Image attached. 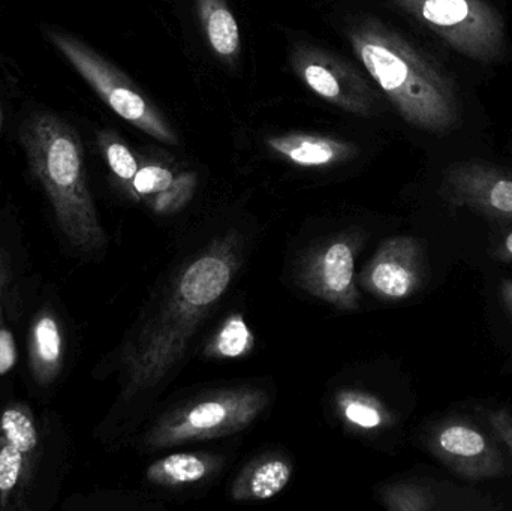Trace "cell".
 I'll list each match as a JSON object with an SVG mask.
<instances>
[{
  "label": "cell",
  "instance_id": "6da1fadb",
  "mask_svg": "<svg viewBox=\"0 0 512 511\" xmlns=\"http://www.w3.org/2000/svg\"><path fill=\"white\" fill-rule=\"evenodd\" d=\"M240 263L239 237L230 233L177 273L159 308L120 348L117 404H131L173 372L204 318L227 293Z\"/></svg>",
  "mask_w": 512,
  "mask_h": 511
},
{
  "label": "cell",
  "instance_id": "7a4b0ae2",
  "mask_svg": "<svg viewBox=\"0 0 512 511\" xmlns=\"http://www.w3.org/2000/svg\"><path fill=\"white\" fill-rule=\"evenodd\" d=\"M349 44L408 125L433 135L456 131L462 102L450 75L402 33L375 17L352 21Z\"/></svg>",
  "mask_w": 512,
  "mask_h": 511
},
{
  "label": "cell",
  "instance_id": "3957f363",
  "mask_svg": "<svg viewBox=\"0 0 512 511\" xmlns=\"http://www.w3.org/2000/svg\"><path fill=\"white\" fill-rule=\"evenodd\" d=\"M20 141L63 245L83 257L102 254L107 234L90 192L78 132L51 111H35L21 125Z\"/></svg>",
  "mask_w": 512,
  "mask_h": 511
},
{
  "label": "cell",
  "instance_id": "277c9868",
  "mask_svg": "<svg viewBox=\"0 0 512 511\" xmlns=\"http://www.w3.org/2000/svg\"><path fill=\"white\" fill-rule=\"evenodd\" d=\"M68 456V438L56 414L0 395V511L47 510Z\"/></svg>",
  "mask_w": 512,
  "mask_h": 511
},
{
  "label": "cell",
  "instance_id": "5b68a950",
  "mask_svg": "<svg viewBox=\"0 0 512 511\" xmlns=\"http://www.w3.org/2000/svg\"><path fill=\"white\" fill-rule=\"evenodd\" d=\"M387 3L472 62L498 65L507 56V24L490 0H387Z\"/></svg>",
  "mask_w": 512,
  "mask_h": 511
},
{
  "label": "cell",
  "instance_id": "8992f818",
  "mask_svg": "<svg viewBox=\"0 0 512 511\" xmlns=\"http://www.w3.org/2000/svg\"><path fill=\"white\" fill-rule=\"evenodd\" d=\"M267 405L265 390L254 387L221 390L194 399L164 414L147 432L144 447L168 449L236 434L251 426Z\"/></svg>",
  "mask_w": 512,
  "mask_h": 511
},
{
  "label": "cell",
  "instance_id": "52a82bcc",
  "mask_svg": "<svg viewBox=\"0 0 512 511\" xmlns=\"http://www.w3.org/2000/svg\"><path fill=\"white\" fill-rule=\"evenodd\" d=\"M45 35L117 116L167 146L179 144L161 111L113 63L77 36L57 29H47Z\"/></svg>",
  "mask_w": 512,
  "mask_h": 511
},
{
  "label": "cell",
  "instance_id": "ba28073f",
  "mask_svg": "<svg viewBox=\"0 0 512 511\" xmlns=\"http://www.w3.org/2000/svg\"><path fill=\"white\" fill-rule=\"evenodd\" d=\"M291 66L313 93L340 110L360 117L378 111V96L369 81L336 54L301 42L292 47Z\"/></svg>",
  "mask_w": 512,
  "mask_h": 511
},
{
  "label": "cell",
  "instance_id": "9c48e42d",
  "mask_svg": "<svg viewBox=\"0 0 512 511\" xmlns=\"http://www.w3.org/2000/svg\"><path fill=\"white\" fill-rule=\"evenodd\" d=\"M360 245V234L343 233L312 249L298 273L301 287L336 308L357 309L360 293L354 276L355 257Z\"/></svg>",
  "mask_w": 512,
  "mask_h": 511
},
{
  "label": "cell",
  "instance_id": "30bf717a",
  "mask_svg": "<svg viewBox=\"0 0 512 511\" xmlns=\"http://www.w3.org/2000/svg\"><path fill=\"white\" fill-rule=\"evenodd\" d=\"M442 197L495 221H512V171L483 161L456 162L442 182Z\"/></svg>",
  "mask_w": 512,
  "mask_h": 511
},
{
  "label": "cell",
  "instance_id": "8fae6325",
  "mask_svg": "<svg viewBox=\"0 0 512 511\" xmlns=\"http://www.w3.org/2000/svg\"><path fill=\"white\" fill-rule=\"evenodd\" d=\"M429 449L463 479H495L505 471L498 443L469 420L448 419L436 426L430 434Z\"/></svg>",
  "mask_w": 512,
  "mask_h": 511
},
{
  "label": "cell",
  "instance_id": "7c38bea8",
  "mask_svg": "<svg viewBox=\"0 0 512 511\" xmlns=\"http://www.w3.org/2000/svg\"><path fill=\"white\" fill-rule=\"evenodd\" d=\"M424 279V249L415 237L385 240L361 275V284L382 300L408 299Z\"/></svg>",
  "mask_w": 512,
  "mask_h": 511
},
{
  "label": "cell",
  "instance_id": "4fadbf2b",
  "mask_svg": "<svg viewBox=\"0 0 512 511\" xmlns=\"http://www.w3.org/2000/svg\"><path fill=\"white\" fill-rule=\"evenodd\" d=\"M33 285L23 230L9 210L0 209V330L21 320Z\"/></svg>",
  "mask_w": 512,
  "mask_h": 511
},
{
  "label": "cell",
  "instance_id": "5bb4252c",
  "mask_svg": "<svg viewBox=\"0 0 512 511\" xmlns=\"http://www.w3.org/2000/svg\"><path fill=\"white\" fill-rule=\"evenodd\" d=\"M26 350L30 380L47 392L62 377L68 351L65 321L53 303L45 302L30 318Z\"/></svg>",
  "mask_w": 512,
  "mask_h": 511
},
{
  "label": "cell",
  "instance_id": "9a60e30c",
  "mask_svg": "<svg viewBox=\"0 0 512 511\" xmlns=\"http://www.w3.org/2000/svg\"><path fill=\"white\" fill-rule=\"evenodd\" d=\"M268 149L292 164L306 168L331 167L349 161L358 153L357 146L348 141L324 135L289 132L265 140Z\"/></svg>",
  "mask_w": 512,
  "mask_h": 511
},
{
  "label": "cell",
  "instance_id": "2e32d148",
  "mask_svg": "<svg viewBox=\"0 0 512 511\" xmlns=\"http://www.w3.org/2000/svg\"><path fill=\"white\" fill-rule=\"evenodd\" d=\"M292 477L291 464L282 456H264L240 473L233 485L236 501H264L276 497Z\"/></svg>",
  "mask_w": 512,
  "mask_h": 511
},
{
  "label": "cell",
  "instance_id": "e0dca14e",
  "mask_svg": "<svg viewBox=\"0 0 512 511\" xmlns=\"http://www.w3.org/2000/svg\"><path fill=\"white\" fill-rule=\"evenodd\" d=\"M218 456L206 453H173L153 462L146 471L149 483L161 488H182L203 482L221 467Z\"/></svg>",
  "mask_w": 512,
  "mask_h": 511
},
{
  "label": "cell",
  "instance_id": "ac0fdd59",
  "mask_svg": "<svg viewBox=\"0 0 512 511\" xmlns=\"http://www.w3.org/2000/svg\"><path fill=\"white\" fill-rule=\"evenodd\" d=\"M198 15L212 50L225 60H236L242 48L239 23L225 0H197Z\"/></svg>",
  "mask_w": 512,
  "mask_h": 511
},
{
  "label": "cell",
  "instance_id": "d6986e66",
  "mask_svg": "<svg viewBox=\"0 0 512 511\" xmlns=\"http://www.w3.org/2000/svg\"><path fill=\"white\" fill-rule=\"evenodd\" d=\"M254 335L240 314L231 315L222 324L219 332L207 348L210 357L221 359H237L245 356L254 348Z\"/></svg>",
  "mask_w": 512,
  "mask_h": 511
},
{
  "label": "cell",
  "instance_id": "ffe728a7",
  "mask_svg": "<svg viewBox=\"0 0 512 511\" xmlns=\"http://www.w3.org/2000/svg\"><path fill=\"white\" fill-rule=\"evenodd\" d=\"M98 144L111 174L116 177L120 185L125 186L129 191L132 180H134L135 174L140 168L134 153L131 152L128 144L110 129L99 132Z\"/></svg>",
  "mask_w": 512,
  "mask_h": 511
},
{
  "label": "cell",
  "instance_id": "44dd1931",
  "mask_svg": "<svg viewBox=\"0 0 512 511\" xmlns=\"http://www.w3.org/2000/svg\"><path fill=\"white\" fill-rule=\"evenodd\" d=\"M339 410L349 425L367 431L381 428L388 420L387 411L381 402L361 393H342L339 396Z\"/></svg>",
  "mask_w": 512,
  "mask_h": 511
},
{
  "label": "cell",
  "instance_id": "7402d4cb",
  "mask_svg": "<svg viewBox=\"0 0 512 511\" xmlns=\"http://www.w3.org/2000/svg\"><path fill=\"white\" fill-rule=\"evenodd\" d=\"M382 503L393 511L435 510L436 500L432 492L415 483H396L382 491Z\"/></svg>",
  "mask_w": 512,
  "mask_h": 511
},
{
  "label": "cell",
  "instance_id": "603a6c76",
  "mask_svg": "<svg viewBox=\"0 0 512 511\" xmlns=\"http://www.w3.org/2000/svg\"><path fill=\"white\" fill-rule=\"evenodd\" d=\"M197 188V176L192 173H183L176 177L173 185L153 197L152 207L158 215H173L188 206L194 197Z\"/></svg>",
  "mask_w": 512,
  "mask_h": 511
},
{
  "label": "cell",
  "instance_id": "cb8c5ba5",
  "mask_svg": "<svg viewBox=\"0 0 512 511\" xmlns=\"http://www.w3.org/2000/svg\"><path fill=\"white\" fill-rule=\"evenodd\" d=\"M174 180L176 177L167 167L156 164L143 165L138 168L129 192L141 198L156 197V195L167 191L173 185Z\"/></svg>",
  "mask_w": 512,
  "mask_h": 511
},
{
  "label": "cell",
  "instance_id": "d4e9b609",
  "mask_svg": "<svg viewBox=\"0 0 512 511\" xmlns=\"http://www.w3.org/2000/svg\"><path fill=\"white\" fill-rule=\"evenodd\" d=\"M490 426H492V431L495 432L496 438L508 449L511 450L512 453V413L508 410H496L492 411L489 414Z\"/></svg>",
  "mask_w": 512,
  "mask_h": 511
},
{
  "label": "cell",
  "instance_id": "484cf974",
  "mask_svg": "<svg viewBox=\"0 0 512 511\" xmlns=\"http://www.w3.org/2000/svg\"><path fill=\"white\" fill-rule=\"evenodd\" d=\"M15 362V344L11 329L0 330V375L8 372Z\"/></svg>",
  "mask_w": 512,
  "mask_h": 511
},
{
  "label": "cell",
  "instance_id": "4316f807",
  "mask_svg": "<svg viewBox=\"0 0 512 511\" xmlns=\"http://www.w3.org/2000/svg\"><path fill=\"white\" fill-rule=\"evenodd\" d=\"M495 255L501 261H512V231L502 240L501 245L496 249Z\"/></svg>",
  "mask_w": 512,
  "mask_h": 511
},
{
  "label": "cell",
  "instance_id": "83f0119b",
  "mask_svg": "<svg viewBox=\"0 0 512 511\" xmlns=\"http://www.w3.org/2000/svg\"><path fill=\"white\" fill-rule=\"evenodd\" d=\"M501 300L512 320V279L501 282Z\"/></svg>",
  "mask_w": 512,
  "mask_h": 511
},
{
  "label": "cell",
  "instance_id": "f1b7e54d",
  "mask_svg": "<svg viewBox=\"0 0 512 511\" xmlns=\"http://www.w3.org/2000/svg\"><path fill=\"white\" fill-rule=\"evenodd\" d=\"M2 123H3V114H2V110H0V128H2Z\"/></svg>",
  "mask_w": 512,
  "mask_h": 511
}]
</instances>
